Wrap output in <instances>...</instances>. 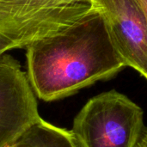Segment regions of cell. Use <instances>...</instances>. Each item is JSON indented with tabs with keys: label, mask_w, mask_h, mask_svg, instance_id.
<instances>
[{
	"label": "cell",
	"mask_w": 147,
	"mask_h": 147,
	"mask_svg": "<svg viewBox=\"0 0 147 147\" xmlns=\"http://www.w3.org/2000/svg\"><path fill=\"white\" fill-rule=\"evenodd\" d=\"M25 48L28 79L34 95L45 102L69 96L126 67L102 15L92 4L67 26Z\"/></svg>",
	"instance_id": "cell-1"
},
{
	"label": "cell",
	"mask_w": 147,
	"mask_h": 147,
	"mask_svg": "<svg viewBox=\"0 0 147 147\" xmlns=\"http://www.w3.org/2000/svg\"><path fill=\"white\" fill-rule=\"evenodd\" d=\"M146 129L143 109L111 90L86 102L74 119L71 133L80 147H136Z\"/></svg>",
	"instance_id": "cell-2"
},
{
	"label": "cell",
	"mask_w": 147,
	"mask_h": 147,
	"mask_svg": "<svg viewBox=\"0 0 147 147\" xmlns=\"http://www.w3.org/2000/svg\"><path fill=\"white\" fill-rule=\"evenodd\" d=\"M91 0H0V34L26 47L67 26L91 7Z\"/></svg>",
	"instance_id": "cell-3"
},
{
	"label": "cell",
	"mask_w": 147,
	"mask_h": 147,
	"mask_svg": "<svg viewBox=\"0 0 147 147\" xmlns=\"http://www.w3.org/2000/svg\"><path fill=\"white\" fill-rule=\"evenodd\" d=\"M40 119L27 73L11 55L0 56V147H7Z\"/></svg>",
	"instance_id": "cell-4"
},
{
	"label": "cell",
	"mask_w": 147,
	"mask_h": 147,
	"mask_svg": "<svg viewBox=\"0 0 147 147\" xmlns=\"http://www.w3.org/2000/svg\"><path fill=\"white\" fill-rule=\"evenodd\" d=\"M102 15L110 39L126 66L147 80V23L135 0H91Z\"/></svg>",
	"instance_id": "cell-5"
},
{
	"label": "cell",
	"mask_w": 147,
	"mask_h": 147,
	"mask_svg": "<svg viewBox=\"0 0 147 147\" xmlns=\"http://www.w3.org/2000/svg\"><path fill=\"white\" fill-rule=\"evenodd\" d=\"M7 147H80L71 131L55 127L41 118Z\"/></svg>",
	"instance_id": "cell-6"
},
{
	"label": "cell",
	"mask_w": 147,
	"mask_h": 147,
	"mask_svg": "<svg viewBox=\"0 0 147 147\" xmlns=\"http://www.w3.org/2000/svg\"><path fill=\"white\" fill-rule=\"evenodd\" d=\"M15 48H21V47L18 43L12 40L11 39L0 34V56L4 54L7 51Z\"/></svg>",
	"instance_id": "cell-7"
},
{
	"label": "cell",
	"mask_w": 147,
	"mask_h": 147,
	"mask_svg": "<svg viewBox=\"0 0 147 147\" xmlns=\"http://www.w3.org/2000/svg\"><path fill=\"white\" fill-rule=\"evenodd\" d=\"M139 5V7L140 8V9L142 10L145 17H146V20L147 23V0H135Z\"/></svg>",
	"instance_id": "cell-8"
},
{
	"label": "cell",
	"mask_w": 147,
	"mask_h": 147,
	"mask_svg": "<svg viewBox=\"0 0 147 147\" xmlns=\"http://www.w3.org/2000/svg\"><path fill=\"white\" fill-rule=\"evenodd\" d=\"M136 147H147V128L144 132L141 139L140 140V141H139Z\"/></svg>",
	"instance_id": "cell-9"
}]
</instances>
